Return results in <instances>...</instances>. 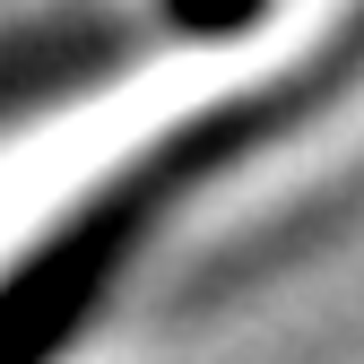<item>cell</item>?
Wrapping results in <instances>:
<instances>
[{"label":"cell","instance_id":"1","mask_svg":"<svg viewBox=\"0 0 364 364\" xmlns=\"http://www.w3.org/2000/svg\"><path fill=\"white\" fill-rule=\"evenodd\" d=\"M355 87H364V0L295 70L235 87L225 105L173 122L165 139H148L139 156H122L96 191L70 200L9 269H0V364H61L105 321V304L122 295L130 269L148 260V243L191 217V200H208L217 182L243 173L260 148L312 130L330 105H347Z\"/></svg>","mask_w":364,"mask_h":364},{"label":"cell","instance_id":"2","mask_svg":"<svg viewBox=\"0 0 364 364\" xmlns=\"http://www.w3.org/2000/svg\"><path fill=\"white\" fill-rule=\"evenodd\" d=\"M252 9L260 0H130V9H61V18L9 26L0 35V122L26 105H53L70 87H96L173 35H225Z\"/></svg>","mask_w":364,"mask_h":364}]
</instances>
